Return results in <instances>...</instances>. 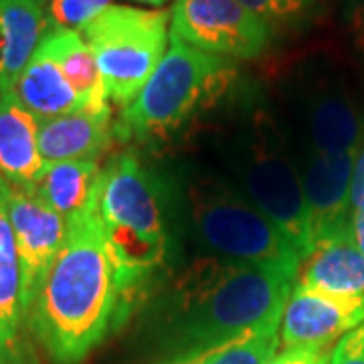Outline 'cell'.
<instances>
[{
  "label": "cell",
  "mask_w": 364,
  "mask_h": 364,
  "mask_svg": "<svg viewBox=\"0 0 364 364\" xmlns=\"http://www.w3.org/2000/svg\"><path fill=\"white\" fill-rule=\"evenodd\" d=\"M296 273L198 255L150 296L146 326L164 358L279 328Z\"/></svg>",
  "instance_id": "6da1fadb"
},
{
  "label": "cell",
  "mask_w": 364,
  "mask_h": 364,
  "mask_svg": "<svg viewBox=\"0 0 364 364\" xmlns=\"http://www.w3.org/2000/svg\"><path fill=\"white\" fill-rule=\"evenodd\" d=\"M95 213L116 265L128 322L172 273L182 233L176 178L146 164L136 150H124L102 168Z\"/></svg>",
  "instance_id": "7a4b0ae2"
},
{
  "label": "cell",
  "mask_w": 364,
  "mask_h": 364,
  "mask_svg": "<svg viewBox=\"0 0 364 364\" xmlns=\"http://www.w3.org/2000/svg\"><path fill=\"white\" fill-rule=\"evenodd\" d=\"M193 132L200 138V148L208 152V168L247 196L286 235L301 261L306 259L312 239L301 181L272 107L255 91L237 85Z\"/></svg>",
  "instance_id": "3957f363"
},
{
  "label": "cell",
  "mask_w": 364,
  "mask_h": 364,
  "mask_svg": "<svg viewBox=\"0 0 364 364\" xmlns=\"http://www.w3.org/2000/svg\"><path fill=\"white\" fill-rule=\"evenodd\" d=\"M26 324L53 364H79L112 330L126 324L95 195L67 221L65 241L28 310Z\"/></svg>",
  "instance_id": "277c9868"
},
{
  "label": "cell",
  "mask_w": 364,
  "mask_h": 364,
  "mask_svg": "<svg viewBox=\"0 0 364 364\" xmlns=\"http://www.w3.org/2000/svg\"><path fill=\"white\" fill-rule=\"evenodd\" d=\"M239 71L231 59L217 57L170 37L160 65L138 97L114 124L124 144L160 148L191 134L196 124L231 95Z\"/></svg>",
  "instance_id": "5b68a950"
},
{
  "label": "cell",
  "mask_w": 364,
  "mask_h": 364,
  "mask_svg": "<svg viewBox=\"0 0 364 364\" xmlns=\"http://www.w3.org/2000/svg\"><path fill=\"white\" fill-rule=\"evenodd\" d=\"M181 231L200 255L282 267L298 275L301 257L247 196L208 166H188L178 182Z\"/></svg>",
  "instance_id": "8992f818"
},
{
  "label": "cell",
  "mask_w": 364,
  "mask_h": 364,
  "mask_svg": "<svg viewBox=\"0 0 364 364\" xmlns=\"http://www.w3.org/2000/svg\"><path fill=\"white\" fill-rule=\"evenodd\" d=\"M272 112L291 156L354 152L364 138L363 85L328 55H310L287 69Z\"/></svg>",
  "instance_id": "52a82bcc"
},
{
  "label": "cell",
  "mask_w": 364,
  "mask_h": 364,
  "mask_svg": "<svg viewBox=\"0 0 364 364\" xmlns=\"http://www.w3.org/2000/svg\"><path fill=\"white\" fill-rule=\"evenodd\" d=\"M170 11L109 4L77 31L104 77L107 100L126 109L160 65L168 45Z\"/></svg>",
  "instance_id": "ba28073f"
},
{
  "label": "cell",
  "mask_w": 364,
  "mask_h": 364,
  "mask_svg": "<svg viewBox=\"0 0 364 364\" xmlns=\"http://www.w3.org/2000/svg\"><path fill=\"white\" fill-rule=\"evenodd\" d=\"M269 33L237 0H176L170 11V37L231 61L259 57Z\"/></svg>",
  "instance_id": "9c48e42d"
},
{
  "label": "cell",
  "mask_w": 364,
  "mask_h": 364,
  "mask_svg": "<svg viewBox=\"0 0 364 364\" xmlns=\"http://www.w3.org/2000/svg\"><path fill=\"white\" fill-rule=\"evenodd\" d=\"M0 186L18 249L23 273V306L28 316L53 261L65 241L67 221L49 205H45L33 191L13 186L2 178Z\"/></svg>",
  "instance_id": "30bf717a"
},
{
  "label": "cell",
  "mask_w": 364,
  "mask_h": 364,
  "mask_svg": "<svg viewBox=\"0 0 364 364\" xmlns=\"http://www.w3.org/2000/svg\"><path fill=\"white\" fill-rule=\"evenodd\" d=\"M364 324V298L332 296L294 284L279 324L284 346H324Z\"/></svg>",
  "instance_id": "8fae6325"
},
{
  "label": "cell",
  "mask_w": 364,
  "mask_h": 364,
  "mask_svg": "<svg viewBox=\"0 0 364 364\" xmlns=\"http://www.w3.org/2000/svg\"><path fill=\"white\" fill-rule=\"evenodd\" d=\"M356 152L294 156L308 210L312 247L326 235L350 225V178Z\"/></svg>",
  "instance_id": "7c38bea8"
},
{
  "label": "cell",
  "mask_w": 364,
  "mask_h": 364,
  "mask_svg": "<svg viewBox=\"0 0 364 364\" xmlns=\"http://www.w3.org/2000/svg\"><path fill=\"white\" fill-rule=\"evenodd\" d=\"M296 277L298 286L332 296L364 298V255L352 237L350 225L316 241Z\"/></svg>",
  "instance_id": "4fadbf2b"
},
{
  "label": "cell",
  "mask_w": 364,
  "mask_h": 364,
  "mask_svg": "<svg viewBox=\"0 0 364 364\" xmlns=\"http://www.w3.org/2000/svg\"><path fill=\"white\" fill-rule=\"evenodd\" d=\"M45 168L39 152V119L11 87L0 90V178L31 191Z\"/></svg>",
  "instance_id": "5bb4252c"
},
{
  "label": "cell",
  "mask_w": 364,
  "mask_h": 364,
  "mask_svg": "<svg viewBox=\"0 0 364 364\" xmlns=\"http://www.w3.org/2000/svg\"><path fill=\"white\" fill-rule=\"evenodd\" d=\"M112 109H77L65 116L41 119L39 152L45 164L67 160H97L114 142Z\"/></svg>",
  "instance_id": "9a60e30c"
},
{
  "label": "cell",
  "mask_w": 364,
  "mask_h": 364,
  "mask_svg": "<svg viewBox=\"0 0 364 364\" xmlns=\"http://www.w3.org/2000/svg\"><path fill=\"white\" fill-rule=\"evenodd\" d=\"M47 31V0H0V90L13 87Z\"/></svg>",
  "instance_id": "2e32d148"
},
{
  "label": "cell",
  "mask_w": 364,
  "mask_h": 364,
  "mask_svg": "<svg viewBox=\"0 0 364 364\" xmlns=\"http://www.w3.org/2000/svg\"><path fill=\"white\" fill-rule=\"evenodd\" d=\"M26 312L23 306V273L13 225L0 186V350L11 363H18L23 354V326Z\"/></svg>",
  "instance_id": "e0dca14e"
},
{
  "label": "cell",
  "mask_w": 364,
  "mask_h": 364,
  "mask_svg": "<svg viewBox=\"0 0 364 364\" xmlns=\"http://www.w3.org/2000/svg\"><path fill=\"white\" fill-rule=\"evenodd\" d=\"M11 90L39 122L81 109L77 93L69 85L61 67L41 45Z\"/></svg>",
  "instance_id": "ac0fdd59"
},
{
  "label": "cell",
  "mask_w": 364,
  "mask_h": 364,
  "mask_svg": "<svg viewBox=\"0 0 364 364\" xmlns=\"http://www.w3.org/2000/svg\"><path fill=\"white\" fill-rule=\"evenodd\" d=\"M41 47L61 67L69 85L77 93L81 109L87 112L112 109L95 55L77 31L49 28L41 41Z\"/></svg>",
  "instance_id": "d6986e66"
},
{
  "label": "cell",
  "mask_w": 364,
  "mask_h": 364,
  "mask_svg": "<svg viewBox=\"0 0 364 364\" xmlns=\"http://www.w3.org/2000/svg\"><path fill=\"white\" fill-rule=\"evenodd\" d=\"M102 168L97 160H67L45 164L31 188L45 205L59 213L65 221L75 217L91 203Z\"/></svg>",
  "instance_id": "ffe728a7"
},
{
  "label": "cell",
  "mask_w": 364,
  "mask_h": 364,
  "mask_svg": "<svg viewBox=\"0 0 364 364\" xmlns=\"http://www.w3.org/2000/svg\"><path fill=\"white\" fill-rule=\"evenodd\" d=\"M279 344V328L255 332L207 350L164 358L158 364H267Z\"/></svg>",
  "instance_id": "44dd1931"
},
{
  "label": "cell",
  "mask_w": 364,
  "mask_h": 364,
  "mask_svg": "<svg viewBox=\"0 0 364 364\" xmlns=\"http://www.w3.org/2000/svg\"><path fill=\"white\" fill-rule=\"evenodd\" d=\"M267 28H291L312 16L316 0H237Z\"/></svg>",
  "instance_id": "7402d4cb"
},
{
  "label": "cell",
  "mask_w": 364,
  "mask_h": 364,
  "mask_svg": "<svg viewBox=\"0 0 364 364\" xmlns=\"http://www.w3.org/2000/svg\"><path fill=\"white\" fill-rule=\"evenodd\" d=\"M109 2L112 0H49V28L81 31L97 14L104 13Z\"/></svg>",
  "instance_id": "603a6c76"
},
{
  "label": "cell",
  "mask_w": 364,
  "mask_h": 364,
  "mask_svg": "<svg viewBox=\"0 0 364 364\" xmlns=\"http://www.w3.org/2000/svg\"><path fill=\"white\" fill-rule=\"evenodd\" d=\"M332 350L324 346H287L273 354L267 364H330Z\"/></svg>",
  "instance_id": "cb8c5ba5"
},
{
  "label": "cell",
  "mask_w": 364,
  "mask_h": 364,
  "mask_svg": "<svg viewBox=\"0 0 364 364\" xmlns=\"http://www.w3.org/2000/svg\"><path fill=\"white\" fill-rule=\"evenodd\" d=\"M330 364H364V324L336 342Z\"/></svg>",
  "instance_id": "d4e9b609"
},
{
  "label": "cell",
  "mask_w": 364,
  "mask_h": 364,
  "mask_svg": "<svg viewBox=\"0 0 364 364\" xmlns=\"http://www.w3.org/2000/svg\"><path fill=\"white\" fill-rule=\"evenodd\" d=\"M344 25L348 28L352 47L364 59V0H344Z\"/></svg>",
  "instance_id": "484cf974"
},
{
  "label": "cell",
  "mask_w": 364,
  "mask_h": 364,
  "mask_svg": "<svg viewBox=\"0 0 364 364\" xmlns=\"http://www.w3.org/2000/svg\"><path fill=\"white\" fill-rule=\"evenodd\" d=\"M364 210V138L354 158L350 178V215Z\"/></svg>",
  "instance_id": "4316f807"
},
{
  "label": "cell",
  "mask_w": 364,
  "mask_h": 364,
  "mask_svg": "<svg viewBox=\"0 0 364 364\" xmlns=\"http://www.w3.org/2000/svg\"><path fill=\"white\" fill-rule=\"evenodd\" d=\"M350 229H352V237H354V241H356V245H358L360 253L364 255V210L350 215Z\"/></svg>",
  "instance_id": "83f0119b"
},
{
  "label": "cell",
  "mask_w": 364,
  "mask_h": 364,
  "mask_svg": "<svg viewBox=\"0 0 364 364\" xmlns=\"http://www.w3.org/2000/svg\"><path fill=\"white\" fill-rule=\"evenodd\" d=\"M134 2H140V4H150V6H164L168 0H134Z\"/></svg>",
  "instance_id": "f1b7e54d"
},
{
  "label": "cell",
  "mask_w": 364,
  "mask_h": 364,
  "mask_svg": "<svg viewBox=\"0 0 364 364\" xmlns=\"http://www.w3.org/2000/svg\"><path fill=\"white\" fill-rule=\"evenodd\" d=\"M0 364H13L11 360H9V356H6L2 350H0Z\"/></svg>",
  "instance_id": "f546056e"
}]
</instances>
